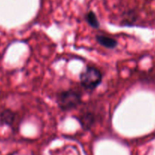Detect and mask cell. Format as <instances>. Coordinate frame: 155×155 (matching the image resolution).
<instances>
[{"instance_id":"5","label":"cell","mask_w":155,"mask_h":155,"mask_svg":"<svg viewBox=\"0 0 155 155\" xmlns=\"http://www.w3.org/2000/svg\"><path fill=\"white\" fill-rule=\"evenodd\" d=\"M15 120V113L10 110H5L1 113V121L6 125H12Z\"/></svg>"},{"instance_id":"6","label":"cell","mask_w":155,"mask_h":155,"mask_svg":"<svg viewBox=\"0 0 155 155\" xmlns=\"http://www.w3.org/2000/svg\"><path fill=\"white\" fill-rule=\"evenodd\" d=\"M86 20L90 26L94 28H98L100 27V23L97 20L96 15L93 12H90L86 15Z\"/></svg>"},{"instance_id":"1","label":"cell","mask_w":155,"mask_h":155,"mask_svg":"<svg viewBox=\"0 0 155 155\" xmlns=\"http://www.w3.org/2000/svg\"><path fill=\"white\" fill-rule=\"evenodd\" d=\"M81 97L78 92L68 90L59 94L57 102L62 110H69L77 107L81 104Z\"/></svg>"},{"instance_id":"4","label":"cell","mask_w":155,"mask_h":155,"mask_svg":"<svg viewBox=\"0 0 155 155\" xmlns=\"http://www.w3.org/2000/svg\"><path fill=\"white\" fill-rule=\"evenodd\" d=\"M94 115L92 113H84V115H82L81 118L80 119V123H81L83 129H90L92 125L94 124Z\"/></svg>"},{"instance_id":"3","label":"cell","mask_w":155,"mask_h":155,"mask_svg":"<svg viewBox=\"0 0 155 155\" xmlns=\"http://www.w3.org/2000/svg\"><path fill=\"white\" fill-rule=\"evenodd\" d=\"M97 41L103 47L108 49H114L117 47L118 43L115 39L104 35H97L96 37Z\"/></svg>"},{"instance_id":"2","label":"cell","mask_w":155,"mask_h":155,"mask_svg":"<svg viewBox=\"0 0 155 155\" xmlns=\"http://www.w3.org/2000/svg\"><path fill=\"white\" fill-rule=\"evenodd\" d=\"M81 85L86 89L96 88L102 81V74L97 68L94 67H88L80 75Z\"/></svg>"}]
</instances>
